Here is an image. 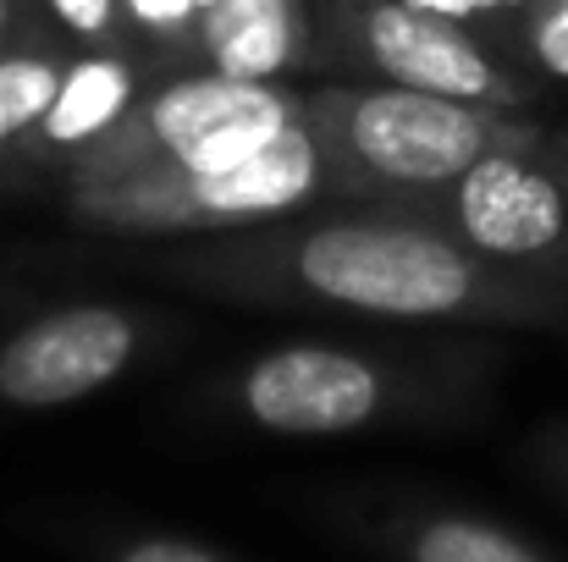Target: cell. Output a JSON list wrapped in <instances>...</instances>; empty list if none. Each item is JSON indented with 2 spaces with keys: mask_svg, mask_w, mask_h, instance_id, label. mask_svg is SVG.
<instances>
[{
  "mask_svg": "<svg viewBox=\"0 0 568 562\" xmlns=\"http://www.w3.org/2000/svg\"><path fill=\"white\" fill-rule=\"evenodd\" d=\"M310 6H315V55L343 78L480 100L503 111H536V116L558 94L475 28L425 11L414 0H310Z\"/></svg>",
  "mask_w": 568,
  "mask_h": 562,
  "instance_id": "cell-4",
  "label": "cell"
},
{
  "mask_svg": "<svg viewBox=\"0 0 568 562\" xmlns=\"http://www.w3.org/2000/svg\"><path fill=\"white\" fill-rule=\"evenodd\" d=\"M293 122H304L298 83H248V78L210 72V67H166L150 78L128 122L61 172V187L122 183L139 172H161L193 155L226 150V144L276 139Z\"/></svg>",
  "mask_w": 568,
  "mask_h": 562,
  "instance_id": "cell-5",
  "label": "cell"
},
{
  "mask_svg": "<svg viewBox=\"0 0 568 562\" xmlns=\"http://www.w3.org/2000/svg\"><path fill=\"white\" fill-rule=\"evenodd\" d=\"M210 0H122L128 44L155 67H193Z\"/></svg>",
  "mask_w": 568,
  "mask_h": 562,
  "instance_id": "cell-13",
  "label": "cell"
},
{
  "mask_svg": "<svg viewBox=\"0 0 568 562\" xmlns=\"http://www.w3.org/2000/svg\"><path fill=\"white\" fill-rule=\"evenodd\" d=\"M315 61L310 0H210L193 50V67L248 83H298Z\"/></svg>",
  "mask_w": 568,
  "mask_h": 562,
  "instance_id": "cell-10",
  "label": "cell"
},
{
  "mask_svg": "<svg viewBox=\"0 0 568 562\" xmlns=\"http://www.w3.org/2000/svg\"><path fill=\"white\" fill-rule=\"evenodd\" d=\"M491 265L568 287V166L552 150V122L536 144L497 150L430 193L386 198Z\"/></svg>",
  "mask_w": 568,
  "mask_h": 562,
  "instance_id": "cell-6",
  "label": "cell"
},
{
  "mask_svg": "<svg viewBox=\"0 0 568 562\" xmlns=\"http://www.w3.org/2000/svg\"><path fill=\"white\" fill-rule=\"evenodd\" d=\"M304 116L337 161L348 198H397L464 177L475 161L497 150L536 144L547 116L503 111L480 100L397 89V83H310Z\"/></svg>",
  "mask_w": 568,
  "mask_h": 562,
  "instance_id": "cell-3",
  "label": "cell"
},
{
  "mask_svg": "<svg viewBox=\"0 0 568 562\" xmlns=\"http://www.w3.org/2000/svg\"><path fill=\"white\" fill-rule=\"evenodd\" d=\"M144 315L122 304H61L0 343V402L61 408L105 391L144 354Z\"/></svg>",
  "mask_w": 568,
  "mask_h": 562,
  "instance_id": "cell-8",
  "label": "cell"
},
{
  "mask_svg": "<svg viewBox=\"0 0 568 562\" xmlns=\"http://www.w3.org/2000/svg\"><path fill=\"white\" fill-rule=\"evenodd\" d=\"M39 11L50 17L55 39H67L72 50H116V44H128L122 0H39Z\"/></svg>",
  "mask_w": 568,
  "mask_h": 562,
  "instance_id": "cell-15",
  "label": "cell"
},
{
  "mask_svg": "<svg viewBox=\"0 0 568 562\" xmlns=\"http://www.w3.org/2000/svg\"><path fill=\"white\" fill-rule=\"evenodd\" d=\"M552 150L564 155V166H568V122H552Z\"/></svg>",
  "mask_w": 568,
  "mask_h": 562,
  "instance_id": "cell-19",
  "label": "cell"
},
{
  "mask_svg": "<svg viewBox=\"0 0 568 562\" xmlns=\"http://www.w3.org/2000/svg\"><path fill=\"white\" fill-rule=\"evenodd\" d=\"M78 226L116 232V237H221L304 215L315 204L348 198L337 161L326 155L321 133L293 122L276 139L226 144L161 172H139L122 183L61 187Z\"/></svg>",
  "mask_w": 568,
  "mask_h": 562,
  "instance_id": "cell-2",
  "label": "cell"
},
{
  "mask_svg": "<svg viewBox=\"0 0 568 562\" xmlns=\"http://www.w3.org/2000/svg\"><path fill=\"white\" fill-rule=\"evenodd\" d=\"M150 78H155V61H144L128 44H116V50H72L67 78H61L50 111L39 116V127L28 133L17 161L67 172L72 161H83L94 144H105L128 122V111L139 105Z\"/></svg>",
  "mask_w": 568,
  "mask_h": 562,
  "instance_id": "cell-9",
  "label": "cell"
},
{
  "mask_svg": "<svg viewBox=\"0 0 568 562\" xmlns=\"http://www.w3.org/2000/svg\"><path fill=\"white\" fill-rule=\"evenodd\" d=\"M497 50L525 72H536L541 83L568 89V0H519Z\"/></svg>",
  "mask_w": 568,
  "mask_h": 562,
  "instance_id": "cell-12",
  "label": "cell"
},
{
  "mask_svg": "<svg viewBox=\"0 0 568 562\" xmlns=\"http://www.w3.org/2000/svg\"><path fill=\"white\" fill-rule=\"evenodd\" d=\"M204 298L248 309H326L403 326H568V287L480 259L386 198H332L304 215L199 237L155 265Z\"/></svg>",
  "mask_w": 568,
  "mask_h": 562,
  "instance_id": "cell-1",
  "label": "cell"
},
{
  "mask_svg": "<svg viewBox=\"0 0 568 562\" xmlns=\"http://www.w3.org/2000/svg\"><path fill=\"white\" fill-rule=\"evenodd\" d=\"M414 6H425V11H442V17H453V22H464V28H475L480 39H503V28L514 22V11H519V0H414Z\"/></svg>",
  "mask_w": 568,
  "mask_h": 562,
  "instance_id": "cell-16",
  "label": "cell"
},
{
  "mask_svg": "<svg viewBox=\"0 0 568 562\" xmlns=\"http://www.w3.org/2000/svg\"><path fill=\"white\" fill-rule=\"evenodd\" d=\"M419 391V375L386 354L348 343H282L248 359L232 397L237 408L276 436H343L365 430Z\"/></svg>",
  "mask_w": 568,
  "mask_h": 562,
  "instance_id": "cell-7",
  "label": "cell"
},
{
  "mask_svg": "<svg viewBox=\"0 0 568 562\" xmlns=\"http://www.w3.org/2000/svg\"><path fill=\"white\" fill-rule=\"evenodd\" d=\"M67 61H72L67 39H28L0 55V166L22 155L28 133L39 127L67 78Z\"/></svg>",
  "mask_w": 568,
  "mask_h": 562,
  "instance_id": "cell-11",
  "label": "cell"
},
{
  "mask_svg": "<svg viewBox=\"0 0 568 562\" xmlns=\"http://www.w3.org/2000/svg\"><path fill=\"white\" fill-rule=\"evenodd\" d=\"M122 562H215V558L193 552V546H183V541H144V546H133Z\"/></svg>",
  "mask_w": 568,
  "mask_h": 562,
  "instance_id": "cell-17",
  "label": "cell"
},
{
  "mask_svg": "<svg viewBox=\"0 0 568 562\" xmlns=\"http://www.w3.org/2000/svg\"><path fill=\"white\" fill-rule=\"evenodd\" d=\"M414 562H541L530 546L480 519H436L414 535Z\"/></svg>",
  "mask_w": 568,
  "mask_h": 562,
  "instance_id": "cell-14",
  "label": "cell"
},
{
  "mask_svg": "<svg viewBox=\"0 0 568 562\" xmlns=\"http://www.w3.org/2000/svg\"><path fill=\"white\" fill-rule=\"evenodd\" d=\"M17 33H22V0H0V55L17 50V44H28Z\"/></svg>",
  "mask_w": 568,
  "mask_h": 562,
  "instance_id": "cell-18",
  "label": "cell"
}]
</instances>
